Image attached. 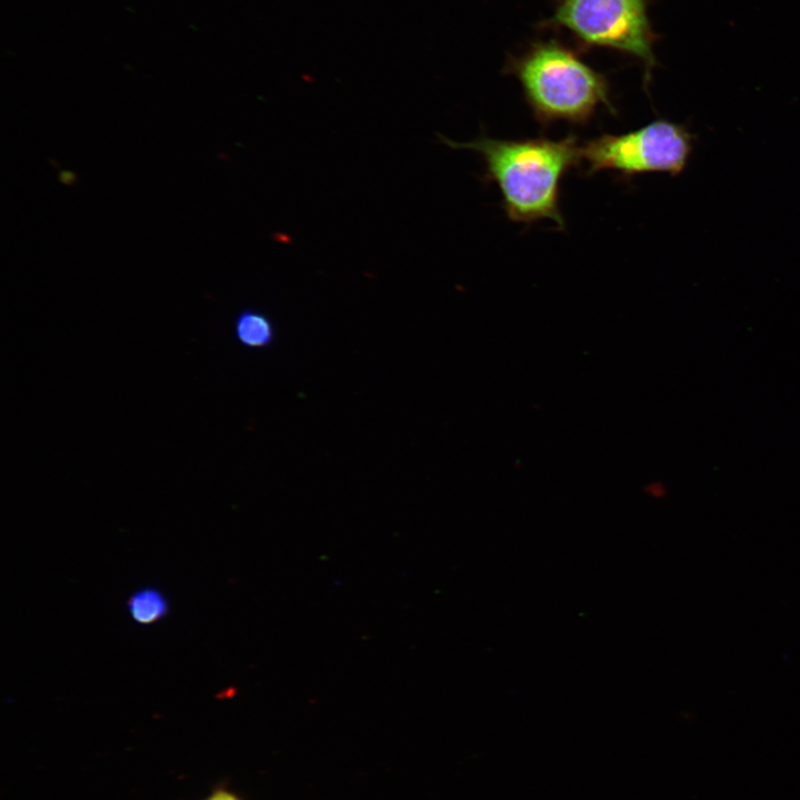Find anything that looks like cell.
Returning <instances> with one entry per match:
<instances>
[{"instance_id": "52a82bcc", "label": "cell", "mask_w": 800, "mask_h": 800, "mask_svg": "<svg viewBox=\"0 0 800 800\" xmlns=\"http://www.w3.org/2000/svg\"><path fill=\"white\" fill-rule=\"evenodd\" d=\"M643 491L653 499H663L668 494L667 486L661 481H650L643 487Z\"/></svg>"}, {"instance_id": "3957f363", "label": "cell", "mask_w": 800, "mask_h": 800, "mask_svg": "<svg viewBox=\"0 0 800 800\" xmlns=\"http://www.w3.org/2000/svg\"><path fill=\"white\" fill-rule=\"evenodd\" d=\"M694 143L689 129L667 119L621 134L602 133L580 148L584 174L612 171L622 179L662 172L680 174L688 166Z\"/></svg>"}, {"instance_id": "ba28073f", "label": "cell", "mask_w": 800, "mask_h": 800, "mask_svg": "<svg viewBox=\"0 0 800 800\" xmlns=\"http://www.w3.org/2000/svg\"><path fill=\"white\" fill-rule=\"evenodd\" d=\"M208 800H239L233 794L226 792V791H219L212 794Z\"/></svg>"}, {"instance_id": "6da1fadb", "label": "cell", "mask_w": 800, "mask_h": 800, "mask_svg": "<svg viewBox=\"0 0 800 800\" xmlns=\"http://www.w3.org/2000/svg\"><path fill=\"white\" fill-rule=\"evenodd\" d=\"M438 138L452 149L472 150L482 157V180L498 186L509 220L529 224L550 219L558 229H566L560 186L567 172L581 163V146L574 134L559 140L546 137L502 140L486 134L468 142L442 134Z\"/></svg>"}, {"instance_id": "5b68a950", "label": "cell", "mask_w": 800, "mask_h": 800, "mask_svg": "<svg viewBox=\"0 0 800 800\" xmlns=\"http://www.w3.org/2000/svg\"><path fill=\"white\" fill-rule=\"evenodd\" d=\"M232 332L240 347L247 350H262L271 347L277 339V328L264 311L247 306L234 317Z\"/></svg>"}, {"instance_id": "277c9868", "label": "cell", "mask_w": 800, "mask_h": 800, "mask_svg": "<svg viewBox=\"0 0 800 800\" xmlns=\"http://www.w3.org/2000/svg\"><path fill=\"white\" fill-rule=\"evenodd\" d=\"M647 8V0H561L552 22L590 46L616 49L641 60L648 88L657 61Z\"/></svg>"}, {"instance_id": "7a4b0ae2", "label": "cell", "mask_w": 800, "mask_h": 800, "mask_svg": "<svg viewBox=\"0 0 800 800\" xmlns=\"http://www.w3.org/2000/svg\"><path fill=\"white\" fill-rule=\"evenodd\" d=\"M524 100L542 128L558 121L587 126L600 108L616 116L606 77L553 41L533 46L510 62Z\"/></svg>"}, {"instance_id": "8992f818", "label": "cell", "mask_w": 800, "mask_h": 800, "mask_svg": "<svg viewBox=\"0 0 800 800\" xmlns=\"http://www.w3.org/2000/svg\"><path fill=\"white\" fill-rule=\"evenodd\" d=\"M132 620L139 624H152L167 616L168 600L157 588L148 587L133 592L127 601Z\"/></svg>"}]
</instances>
